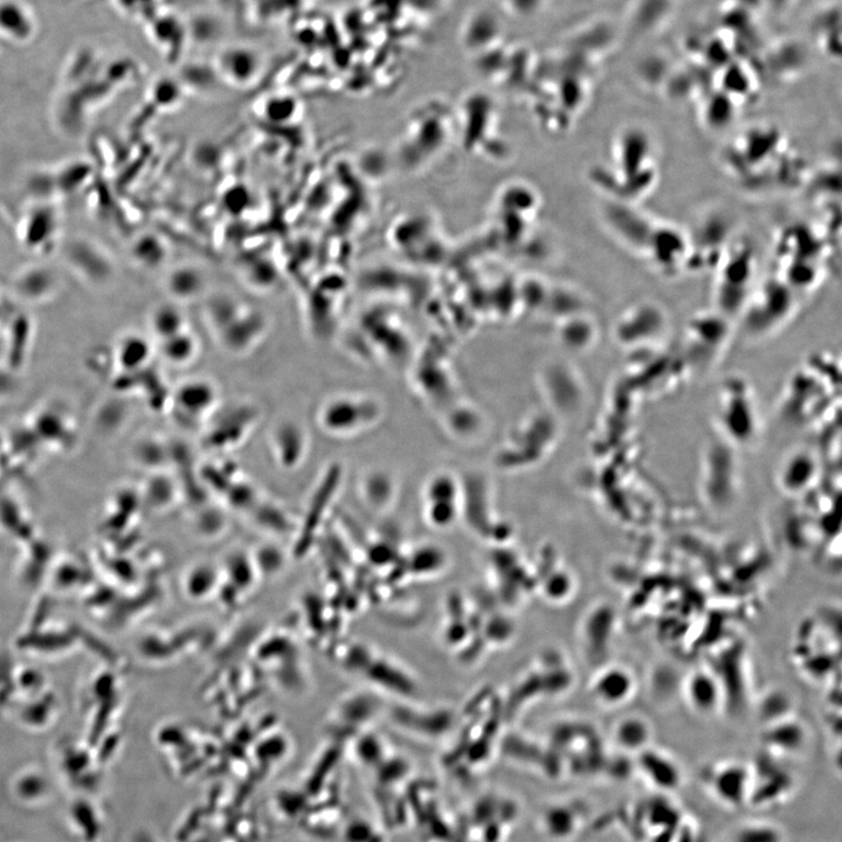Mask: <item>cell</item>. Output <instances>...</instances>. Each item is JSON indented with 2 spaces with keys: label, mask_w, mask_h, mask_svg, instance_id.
<instances>
[{
  "label": "cell",
  "mask_w": 842,
  "mask_h": 842,
  "mask_svg": "<svg viewBox=\"0 0 842 842\" xmlns=\"http://www.w3.org/2000/svg\"><path fill=\"white\" fill-rule=\"evenodd\" d=\"M206 275L197 266L181 265L169 273L168 292L177 301H193L202 296L206 289Z\"/></svg>",
  "instance_id": "8992f818"
},
{
  "label": "cell",
  "mask_w": 842,
  "mask_h": 842,
  "mask_svg": "<svg viewBox=\"0 0 842 842\" xmlns=\"http://www.w3.org/2000/svg\"><path fill=\"white\" fill-rule=\"evenodd\" d=\"M149 349L146 342L138 340V338H131L123 345L121 356H123V364L129 368L140 367L144 361L147 360Z\"/></svg>",
  "instance_id": "2e32d148"
},
{
  "label": "cell",
  "mask_w": 842,
  "mask_h": 842,
  "mask_svg": "<svg viewBox=\"0 0 842 842\" xmlns=\"http://www.w3.org/2000/svg\"><path fill=\"white\" fill-rule=\"evenodd\" d=\"M135 254L142 264L155 267L161 265L164 258L167 257V250L157 238L147 237L138 241Z\"/></svg>",
  "instance_id": "5bb4252c"
},
{
  "label": "cell",
  "mask_w": 842,
  "mask_h": 842,
  "mask_svg": "<svg viewBox=\"0 0 842 842\" xmlns=\"http://www.w3.org/2000/svg\"><path fill=\"white\" fill-rule=\"evenodd\" d=\"M687 695L690 705L701 714L713 713L721 700L719 683L706 671H697L690 675Z\"/></svg>",
  "instance_id": "9c48e42d"
},
{
  "label": "cell",
  "mask_w": 842,
  "mask_h": 842,
  "mask_svg": "<svg viewBox=\"0 0 842 842\" xmlns=\"http://www.w3.org/2000/svg\"><path fill=\"white\" fill-rule=\"evenodd\" d=\"M34 32V22L26 6L8 0L0 3V33L6 39L17 41L29 40Z\"/></svg>",
  "instance_id": "ba28073f"
},
{
  "label": "cell",
  "mask_w": 842,
  "mask_h": 842,
  "mask_svg": "<svg viewBox=\"0 0 842 842\" xmlns=\"http://www.w3.org/2000/svg\"><path fill=\"white\" fill-rule=\"evenodd\" d=\"M162 351L165 360L182 365L189 363L197 355L198 343L188 330L162 341Z\"/></svg>",
  "instance_id": "8fae6325"
},
{
  "label": "cell",
  "mask_w": 842,
  "mask_h": 842,
  "mask_svg": "<svg viewBox=\"0 0 842 842\" xmlns=\"http://www.w3.org/2000/svg\"><path fill=\"white\" fill-rule=\"evenodd\" d=\"M276 460L284 468L291 469L298 466L305 457L307 437L298 426L288 424L281 426L274 438Z\"/></svg>",
  "instance_id": "30bf717a"
},
{
  "label": "cell",
  "mask_w": 842,
  "mask_h": 842,
  "mask_svg": "<svg viewBox=\"0 0 842 842\" xmlns=\"http://www.w3.org/2000/svg\"><path fill=\"white\" fill-rule=\"evenodd\" d=\"M617 740L627 748H638L650 736V727L643 717L627 716L620 720L616 729Z\"/></svg>",
  "instance_id": "4fadbf2b"
},
{
  "label": "cell",
  "mask_w": 842,
  "mask_h": 842,
  "mask_svg": "<svg viewBox=\"0 0 842 842\" xmlns=\"http://www.w3.org/2000/svg\"><path fill=\"white\" fill-rule=\"evenodd\" d=\"M248 193L243 188H234L225 197L224 204L233 213L244 211L247 207Z\"/></svg>",
  "instance_id": "e0dca14e"
},
{
  "label": "cell",
  "mask_w": 842,
  "mask_h": 842,
  "mask_svg": "<svg viewBox=\"0 0 842 842\" xmlns=\"http://www.w3.org/2000/svg\"><path fill=\"white\" fill-rule=\"evenodd\" d=\"M754 252L747 244L728 247L717 262V289L719 298L731 305H738L747 294L754 274Z\"/></svg>",
  "instance_id": "7a4b0ae2"
},
{
  "label": "cell",
  "mask_w": 842,
  "mask_h": 842,
  "mask_svg": "<svg viewBox=\"0 0 842 842\" xmlns=\"http://www.w3.org/2000/svg\"><path fill=\"white\" fill-rule=\"evenodd\" d=\"M151 324H153L156 335L162 341L186 330V320L182 310L171 305L157 308Z\"/></svg>",
  "instance_id": "7c38bea8"
},
{
  "label": "cell",
  "mask_w": 842,
  "mask_h": 842,
  "mask_svg": "<svg viewBox=\"0 0 842 842\" xmlns=\"http://www.w3.org/2000/svg\"><path fill=\"white\" fill-rule=\"evenodd\" d=\"M215 386L206 381H190L179 386L175 395L178 416L186 423H197L210 413L217 403Z\"/></svg>",
  "instance_id": "277c9868"
},
{
  "label": "cell",
  "mask_w": 842,
  "mask_h": 842,
  "mask_svg": "<svg viewBox=\"0 0 842 842\" xmlns=\"http://www.w3.org/2000/svg\"><path fill=\"white\" fill-rule=\"evenodd\" d=\"M655 160L653 142L645 130L627 128L619 136L614 154V175L627 204L647 195L657 182L658 167Z\"/></svg>",
  "instance_id": "6da1fadb"
},
{
  "label": "cell",
  "mask_w": 842,
  "mask_h": 842,
  "mask_svg": "<svg viewBox=\"0 0 842 842\" xmlns=\"http://www.w3.org/2000/svg\"><path fill=\"white\" fill-rule=\"evenodd\" d=\"M296 110H298V103L295 100L280 96L267 102L266 115L273 122L284 123L293 119Z\"/></svg>",
  "instance_id": "9a60e30c"
},
{
  "label": "cell",
  "mask_w": 842,
  "mask_h": 842,
  "mask_svg": "<svg viewBox=\"0 0 842 842\" xmlns=\"http://www.w3.org/2000/svg\"><path fill=\"white\" fill-rule=\"evenodd\" d=\"M266 317L259 310L244 307L218 335L226 349L232 353H243L257 343L266 329Z\"/></svg>",
  "instance_id": "3957f363"
},
{
  "label": "cell",
  "mask_w": 842,
  "mask_h": 842,
  "mask_svg": "<svg viewBox=\"0 0 842 842\" xmlns=\"http://www.w3.org/2000/svg\"><path fill=\"white\" fill-rule=\"evenodd\" d=\"M220 71L234 85L245 86L257 77L260 68L258 55L245 47H233L222 54Z\"/></svg>",
  "instance_id": "5b68a950"
},
{
  "label": "cell",
  "mask_w": 842,
  "mask_h": 842,
  "mask_svg": "<svg viewBox=\"0 0 842 842\" xmlns=\"http://www.w3.org/2000/svg\"><path fill=\"white\" fill-rule=\"evenodd\" d=\"M634 690V679L624 668L607 669L598 676L595 692L600 701L606 705L617 706L630 699Z\"/></svg>",
  "instance_id": "52a82bcc"
}]
</instances>
